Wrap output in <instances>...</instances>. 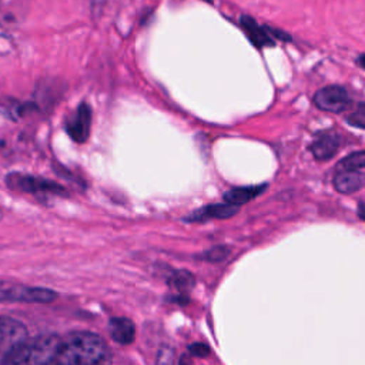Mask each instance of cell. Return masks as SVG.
Returning a JSON list of instances; mask_svg holds the SVG:
<instances>
[{
	"instance_id": "1",
	"label": "cell",
	"mask_w": 365,
	"mask_h": 365,
	"mask_svg": "<svg viewBox=\"0 0 365 365\" xmlns=\"http://www.w3.org/2000/svg\"><path fill=\"white\" fill-rule=\"evenodd\" d=\"M108 348L104 339L88 331H74L61 338L56 364L96 365L108 359Z\"/></svg>"
},
{
	"instance_id": "2",
	"label": "cell",
	"mask_w": 365,
	"mask_h": 365,
	"mask_svg": "<svg viewBox=\"0 0 365 365\" xmlns=\"http://www.w3.org/2000/svg\"><path fill=\"white\" fill-rule=\"evenodd\" d=\"M61 344V336L56 334H44L31 339L26 338L21 344L9 351L0 362L3 364H56Z\"/></svg>"
},
{
	"instance_id": "3",
	"label": "cell",
	"mask_w": 365,
	"mask_h": 365,
	"mask_svg": "<svg viewBox=\"0 0 365 365\" xmlns=\"http://www.w3.org/2000/svg\"><path fill=\"white\" fill-rule=\"evenodd\" d=\"M365 182V153L356 151L336 164L334 187L341 194L359 191Z\"/></svg>"
},
{
	"instance_id": "4",
	"label": "cell",
	"mask_w": 365,
	"mask_h": 365,
	"mask_svg": "<svg viewBox=\"0 0 365 365\" xmlns=\"http://www.w3.org/2000/svg\"><path fill=\"white\" fill-rule=\"evenodd\" d=\"M4 182L7 188L14 192L31 194L38 197H46V195L67 197L68 195L67 190L61 184L43 177L26 174V173H19V171L9 173L4 178Z\"/></svg>"
},
{
	"instance_id": "5",
	"label": "cell",
	"mask_w": 365,
	"mask_h": 365,
	"mask_svg": "<svg viewBox=\"0 0 365 365\" xmlns=\"http://www.w3.org/2000/svg\"><path fill=\"white\" fill-rule=\"evenodd\" d=\"M58 294L43 287H29L23 284L0 279V302H23V304H50Z\"/></svg>"
},
{
	"instance_id": "6",
	"label": "cell",
	"mask_w": 365,
	"mask_h": 365,
	"mask_svg": "<svg viewBox=\"0 0 365 365\" xmlns=\"http://www.w3.org/2000/svg\"><path fill=\"white\" fill-rule=\"evenodd\" d=\"M314 104L328 113H344L352 106V98L342 86H327L314 96Z\"/></svg>"
},
{
	"instance_id": "7",
	"label": "cell",
	"mask_w": 365,
	"mask_h": 365,
	"mask_svg": "<svg viewBox=\"0 0 365 365\" xmlns=\"http://www.w3.org/2000/svg\"><path fill=\"white\" fill-rule=\"evenodd\" d=\"M240 24L244 33L247 34V37L250 38V41L258 48L274 46L277 38L287 40V41L289 40V36L287 33H282L277 29H269L267 26H261L250 16H241Z\"/></svg>"
},
{
	"instance_id": "8",
	"label": "cell",
	"mask_w": 365,
	"mask_h": 365,
	"mask_svg": "<svg viewBox=\"0 0 365 365\" xmlns=\"http://www.w3.org/2000/svg\"><path fill=\"white\" fill-rule=\"evenodd\" d=\"M91 128V108L87 103H81L71 117L66 121V133L76 143L87 141Z\"/></svg>"
},
{
	"instance_id": "9",
	"label": "cell",
	"mask_w": 365,
	"mask_h": 365,
	"mask_svg": "<svg viewBox=\"0 0 365 365\" xmlns=\"http://www.w3.org/2000/svg\"><path fill=\"white\" fill-rule=\"evenodd\" d=\"M27 336V328L17 319L0 315V349L4 356L14 346L21 344ZM1 356V358H3Z\"/></svg>"
},
{
	"instance_id": "10",
	"label": "cell",
	"mask_w": 365,
	"mask_h": 365,
	"mask_svg": "<svg viewBox=\"0 0 365 365\" xmlns=\"http://www.w3.org/2000/svg\"><path fill=\"white\" fill-rule=\"evenodd\" d=\"M238 207L232 204H210L205 207H201L191 212L185 221L188 222H198V221H208L212 218H228L237 214Z\"/></svg>"
},
{
	"instance_id": "11",
	"label": "cell",
	"mask_w": 365,
	"mask_h": 365,
	"mask_svg": "<svg viewBox=\"0 0 365 365\" xmlns=\"http://www.w3.org/2000/svg\"><path fill=\"white\" fill-rule=\"evenodd\" d=\"M108 332L111 339L120 345H128L135 338V327L133 321L124 317L111 318L108 322Z\"/></svg>"
},
{
	"instance_id": "12",
	"label": "cell",
	"mask_w": 365,
	"mask_h": 365,
	"mask_svg": "<svg viewBox=\"0 0 365 365\" xmlns=\"http://www.w3.org/2000/svg\"><path fill=\"white\" fill-rule=\"evenodd\" d=\"M339 144H341V140H339V135L336 134H332V133H328V134H324L321 137H318L309 147L312 155L319 160V161H327V160H331L336 153H338V148H339Z\"/></svg>"
},
{
	"instance_id": "13",
	"label": "cell",
	"mask_w": 365,
	"mask_h": 365,
	"mask_svg": "<svg viewBox=\"0 0 365 365\" xmlns=\"http://www.w3.org/2000/svg\"><path fill=\"white\" fill-rule=\"evenodd\" d=\"M265 188H267V185H252V187L232 188V190H230L224 194V200H225V202L238 207V205L245 204L250 200L258 197Z\"/></svg>"
},
{
	"instance_id": "14",
	"label": "cell",
	"mask_w": 365,
	"mask_h": 365,
	"mask_svg": "<svg viewBox=\"0 0 365 365\" xmlns=\"http://www.w3.org/2000/svg\"><path fill=\"white\" fill-rule=\"evenodd\" d=\"M194 284H195L194 275L190 271H185V269L175 271L170 277V285L182 295H187V292L192 289Z\"/></svg>"
},
{
	"instance_id": "15",
	"label": "cell",
	"mask_w": 365,
	"mask_h": 365,
	"mask_svg": "<svg viewBox=\"0 0 365 365\" xmlns=\"http://www.w3.org/2000/svg\"><path fill=\"white\" fill-rule=\"evenodd\" d=\"M348 124L356 128H364L365 127V110H364V103H359L356 110L346 118Z\"/></svg>"
},
{
	"instance_id": "16",
	"label": "cell",
	"mask_w": 365,
	"mask_h": 365,
	"mask_svg": "<svg viewBox=\"0 0 365 365\" xmlns=\"http://www.w3.org/2000/svg\"><path fill=\"white\" fill-rule=\"evenodd\" d=\"M230 254V248L227 247H214L211 250L207 251V254H204V258H207L208 261H212V262H218V261H222L227 255Z\"/></svg>"
},
{
	"instance_id": "17",
	"label": "cell",
	"mask_w": 365,
	"mask_h": 365,
	"mask_svg": "<svg viewBox=\"0 0 365 365\" xmlns=\"http://www.w3.org/2000/svg\"><path fill=\"white\" fill-rule=\"evenodd\" d=\"M188 351H190L191 355L200 356V358L207 356V355L210 354V348H208L205 344H200V342H195V344L190 345V346H188Z\"/></svg>"
},
{
	"instance_id": "18",
	"label": "cell",
	"mask_w": 365,
	"mask_h": 365,
	"mask_svg": "<svg viewBox=\"0 0 365 365\" xmlns=\"http://www.w3.org/2000/svg\"><path fill=\"white\" fill-rule=\"evenodd\" d=\"M157 362H160V364H171V362H174V351L170 349V348H163L158 352Z\"/></svg>"
},
{
	"instance_id": "19",
	"label": "cell",
	"mask_w": 365,
	"mask_h": 365,
	"mask_svg": "<svg viewBox=\"0 0 365 365\" xmlns=\"http://www.w3.org/2000/svg\"><path fill=\"white\" fill-rule=\"evenodd\" d=\"M362 210H364V202L359 201V204H358V217H359V220H364V212H362Z\"/></svg>"
},
{
	"instance_id": "20",
	"label": "cell",
	"mask_w": 365,
	"mask_h": 365,
	"mask_svg": "<svg viewBox=\"0 0 365 365\" xmlns=\"http://www.w3.org/2000/svg\"><path fill=\"white\" fill-rule=\"evenodd\" d=\"M362 61H364V54H359V58H358V64H359V67H361V68H364V63H362Z\"/></svg>"
},
{
	"instance_id": "21",
	"label": "cell",
	"mask_w": 365,
	"mask_h": 365,
	"mask_svg": "<svg viewBox=\"0 0 365 365\" xmlns=\"http://www.w3.org/2000/svg\"><path fill=\"white\" fill-rule=\"evenodd\" d=\"M3 220V211H1V208H0V221Z\"/></svg>"
},
{
	"instance_id": "22",
	"label": "cell",
	"mask_w": 365,
	"mask_h": 365,
	"mask_svg": "<svg viewBox=\"0 0 365 365\" xmlns=\"http://www.w3.org/2000/svg\"><path fill=\"white\" fill-rule=\"evenodd\" d=\"M204 1H208V3H212L214 0H204Z\"/></svg>"
}]
</instances>
